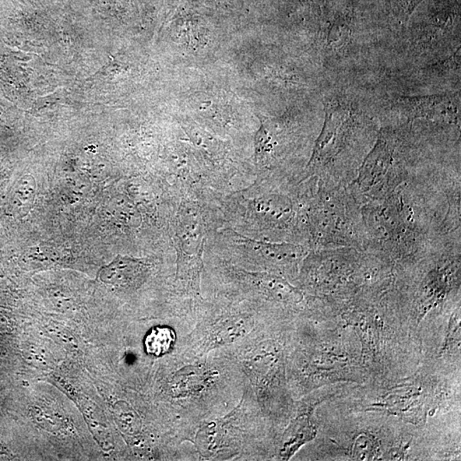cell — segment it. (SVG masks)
Masks as SVG:
<instances>
[{
    "instance_id": "10",
    "label": "cell",
    "mask_w": 461,
    "mask_h": 461,
    "mask_svg": "<svg viewBox=\"0 0 461 461\" xmlns=\"http://www.w3.org/2000/svg\"><path fill=\"white\" fill-rule=\"evenodd\" d=\"M36 184L35 181L23 179L16 183L9 200V209L13 216H23L29 212L34 203Z\"/></svg>"
},
{
    "instance_id": "12",
    "label": "cell",
    "mask_w": 461,
    "mask_h": 461,
    "mask_svg": "<svg viewBox=\"0 0 461 461\" xmlns=\"http://www.w3.org/2000/svg\"><path fill=\"white\" fill-rule=\"evenodd\" d=\"M348 38H350L348 27L344 24L337 23L330 30L327 42L330 47L340 49L347 44Z\"/></svg>"
},
{
    "instance_id": "6",
    "label": "cell",
    "mask_w": 461,
    "mask_h": 461,
    "mask_svg": "<svg viewBox=\"0 0 461 461\" xmlns=\"http://www.w3.org/2000/svg\"><path fill=\"white\" fill-rule=\"evenodd\" d=\"M396 106L412 117L445 119L449 121L460 117V100L450 95L401 98Z\"/></svg>"
},
{
    "instance_id": "13",
    "label": "cell",
    "mask_w": 461,
    "mask_h": 461,
    "mask_svg": "<svg viewBox=\"0 0 461 461\" xmlns=\"http://www.w3.org/2000/svg\"><path fill=\"white\" fill-rule=\"evenodd\" d=\"M460 328V319H457V315H456L455 318H453L452 322H450L449 330L443 350H447L450 346H452L453 344L457 343V341H460V333L458 334Z\"/></svg>"
},
{
    "instance_id": "11",
    "label": "cell",
    "mask_w": 461,
    "mask_h": 461,
    "mask_svg": "<svg viewBox=\"0 0 461 461\" xmlns=\"http://www.w3.org/2000/svg\"><path fill=\"white\" fill-rule=\"evenodd\" d=\"M378 442L374 436H359L352 447L351 456L355 460H374L378 456Z\"/></svg>"
},
{
    "instance_id": "1",
    "label": "cell",
    "mask_w": 461,
    "mask_h": 461,
    "mask_svg": "<svg viewBox=\"0 0 461 461\" xmlns=\"http://www.w3.org/2000/svg\"><path fill=\"white\" fill-rule=\"evenodd\" d=\"M167 357L159 395L183 445L199 422L221 416L238 403L246 379L236 358L224 352L190 357L174 351Z\"/></svg>"
},
{
    "instance_id": "7",
    "label": "cell",
    "mask_w": 461,
    "mask_h": 461,
    "mask_svg": "<svg viewBox=\"0 0 461 461\" xmlns=\"http://www.w3.org/2000/svg\"><path fill=\"white\" fill-rule=\"evenodd\" d=\"M348 120V112L342 107L333 106L328 109L312 161H322L336 153L346 135Z\"/></svg>"
},
{
    "instance_id": "9",
    "label": "cell",
    "mask_w": 461,
    "mask_h": 461,
    "mask_svg": "<svg viewBox=\"0 0 461 461\" xmlns=\"http://www.w3.org/2000/svg\"><path fill=\"white\" fill-rule=\"evenodd\" d=\"M181 337L175 326L158 325L151 327L144 337V353L154 359L167 357L177 348Z\"/></svg>"
},
{
    "instance_id": "8",
    "label": "cell",
    "mask_w": 461,
    "mask_h": 461,
    "mask_svg": "<svg viewBox=\"0 0 461 461\" xmlns=\"http://www.w3.org/2000/svg\"><path fill=\"white\" fill-rule=\"evenodd\" d=\"M149 273L146 264L139 260L118 258L100 271L104 283L125 289H137L146 282Z\"/></svg>"
},
{
    "instance_id": "5",
    "label": "cell",
    "mask_w": 461,
    "mask_h": 461,
    "mask_svg": "<svg viewBox=\"0 0 461 461\" xmlns=\"http://www.w3.org/2000/svg\"><path fill=\"white\" fill-rule=\"evenodd\" d=\"M317 401L312 397L295 403L287 427L281 433L278 442L276 456L281 460H289L317 434L315 409Z\"/></svg>"
},
{
    "instance_id": "4",
    "label": "cell",
    "mask_w": 461,
    "mask_h": 461,
    "mask_svg": "<svg viewBox=\"0 0 461 461\" xmlns=\"http://www.w3.org/2000/svg\"><path fill=\"white\" fill-rule=\"evenodd\" d=\"M281 332L229 354L240 366L264 417L276 427L290 420L295 403L289 389L286 346Z\"/></svg>"
},
{
    "instance_id": "2",
    "label": "cell",
    "mask_w": 461,
    "mask_h": 461,
    "mask_svg": "<svg viewBox=\"0 0 461 461\" xmlns=\"http://www.w3.org/2000/svg\"><path fill=\"white\" fill-rule=\"evenodd\" d=\"M212 302L193 305L192 326L179 340L175 352L196 357L231 354L262 337L280 332L282 316L262 304L227 295Z\"/></svg>"
},
{
    "instance_id": "3",
    "label": "cell",
    "mask_w": 461,
    "mask_h": 461,
    "mask_svg": "<svg viewBox=\"0 0 461 461\" xmlns=\"http://www.w3.org/2000/svg\"><path fill=\"white\" fill-rule=\"evenodd\" d=\"M276 430L245 382L238 403L221 416L199 422L185 442L192 443L199 460H262L276 456L280 435Z\"/></svg>"
}]
</instances>
